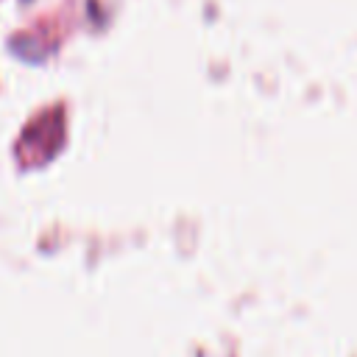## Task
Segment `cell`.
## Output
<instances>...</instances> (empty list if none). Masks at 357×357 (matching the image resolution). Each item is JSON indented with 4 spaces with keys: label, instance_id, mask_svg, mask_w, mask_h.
<instances>
[]
</instances>
